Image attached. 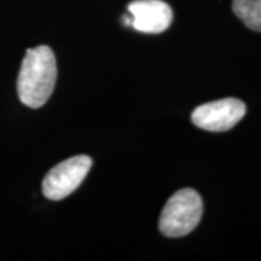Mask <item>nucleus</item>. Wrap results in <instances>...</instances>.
Instances as JSON below:
<instances>
[{
	"mask_svg": "<svg viewBox=\"0 0 261 261\" xmlns=\"http://www.w3.org/2000/svg\"><path fill=\"white\" fill-rule=\"evenodd\" d=\"M57 79V64L54 51L41 45L29 48L18 74V98L24 106L38 109L47 102Z\"/></svg>",
	"mask_w": 261,
	"mask_h": 261,
	"instance_id": "f257e3e1",
	"label": "nucleus"
},
{
	"mask_svg": "<svg viewBox=\"0 0 261 261\" xmlns=\"http://www.w3.org/2000/svg\"><path fill=\"white\" fill-rule=\"evenodd\" d=\"M201 196L192 189L175 192L163 207L160 217V231L167 237H182L197 226L202 218Z\"/></svg>",
	"mask_w": 261,
	"mask_h": 261,
	"instance_id": "f03ea898",
	"label": "nucleus"
},
{
	"mask_svg": "<svg viewBox=\"0 0 261 261\" xmlns=\"http://www.w3.org/2000/svg\"><path fill=\"white\" fill-rule=\"evenodd\" d=\"M92 166L86 155L74 156L55 166L42 180V194L48 200L60 201L74 192L83 182Z\"/></svg>",
	"mask_w": 261,
	"mask_h": 261,
	"instance_id": "7ed1b4c3",
	"label": "nucleus"
},
{
	"mask_svg": "<svg viewBox=\"0 0 261 261\" xmlns=\"http://www.w3.org/2000/svg\"><path fill=\"white\" fill-rule=\"evenodd\" d=\"M246 104L236 98H225L202 104L192 112L195 126L210 132H224L237 125L246 115Z\"/></svg>",
	"mask_w": 261,
	"mask_h": 261,
	"instance_id": "20e7f679",
	"label": "nucleus"
},
{
	"mask_svg": "<svg viewBox=\"0 0 261 261\" xmlns=\"http://www.w3.org/2000/svg\"><path fill=\"white\" fill-rule=\"evenodd\" d=\"M132 16V27L138 32L159 34L172 23L173 11L162 0H136L127 6Z\"/></svg>",
	"mask_w": 261,
	"mask_h": 261,
	"instance_id": "39448f33",
	"label": "nucleus"
},
{
	"mask_svg": "<svg viewBox=\"0 0 261 261\" xmlns=\"http://www.w3.org/2000/svg\"><path fill=\"white\" fill-rule=\"evenodd\" d=\"M232 10L248 28L261 32V0H233Z\"/></svg>",
	"mask_w": 261,
	"mask_h": 261,
	"instance_id": "423d86ee",
	"label": "nucleus"
},
{
	"mask_svg": "<svg viewBox=\"0 0 261 261\" xmlns=\"http://www.w3.org/2000/svg\"><path fill=\"white\" fill-rule=\"evenodd\" d=\"M122 22H123V24H125V25H130V27H132L133 18H132V16H130L129 12L127 15L122 16Z\"/></svg>",
	"mask_w": 261,
	"mask_h": 261,
	"instance_id": "0eeeda50",
	"label": "nucleus"
}]
</instances>
